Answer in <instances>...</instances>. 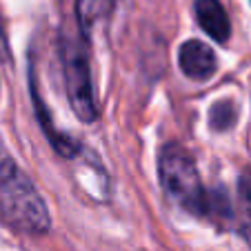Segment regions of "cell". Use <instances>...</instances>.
I'll use <instances>...</instances> for the list:
<instances>
[{"mask_svg":"<svg viewBox=\"0 0 251 251\" xmlns=\"http://www.w3.org/2000/svg\"><path fill=\"white\" fill-rule=\"evenodd\" d=\"M180 71L191 80H207L216 71V53L200 40H187L178 51Z\"/></svg>","mask_w":251,"mask_h":251,"instance_id":"4","label":"cell"},{"mask_svg":"<svg viewBox=\"0 0 251 251\" xmlns=\"http://www.w3.org/2000/svg\"><path fill=\"white\" fill-rule=\"evenodd\" d=\"M0 218L25 233H45L51 225L38 189L11 162L0 165Z\"/></svg>","mask_w":251,"mask_h":251,"instance_id":"1","label":"cell"},{"mask_svg":"<svg viewBox=\"0 0 251 251\" xmlns=\"http://www.w3.org/2000/svg\"><path fill=\"white\" fill-rule=\"evenodd\" d=\"M62 62H65V85L71 109L82 123H94L98 118V107L94 98L87 56L78 45H65Z\"/></svg>","mask_w":251,"mask_h":251,"instance_id":"3","label":"cell"},{"mask_svg":"<svg viewBox=\"0 0 251 251\" xmlns=\"http://www.w3.org/2000/svg\"><path fill=\"white\" fill-rule=\"evenodd\" d=\"M236 120V111H233V104L231 102H218L213 104L211 111H209V123H211L213 129H229Z\"/></svg>","mask_w":251,"mask_h":251,"instance_id":"9","label":"cell"},{"mask_svg":"<svg viewBox=\"0 0 251 251\" xmlns=\"http://www.w3.org/2000/svg\"><path fill=\"white\" fill-rule=\"evenodd\" d=\"M7 53V45H5V33H2V25H0V56Z\"/></svg>","mask_w":251,"mask_h":251,"instance_id":"10","label":"cell"},{"mask_svg":"<svg viewBox=\"0 0 251 251\" xmlns=\"http://www.w3.org/2000/svg\"><path fill=\"white\" fill-rule=\"evenodd\" d=\"M158 171H160V182L165 191L180 207H185L187 211L196 213V216L207 213V191L200 182L194 158L180 145L171 142L162 149Z\"/></svg>","mask_w":251,"mask_h":251,"instance_id":"2","label":"cell"},{"mask_svg":"<svg viewBox=\"0 0 251 251\" xmlns=\"http://www.w3.org/2000/svg\"><path fill=\"white\" fill-rule=\"evenodd\" d=\"M118 0H76V18L82 33H91L98 23L109 18Z\"/></svg>","mask_w":251,"mask_h":251,"instance_id":"6","label":"cell"},{"mask_svg":"<svg viewBox=\"0 0 251 251\" xmlns=\"http://www.w3.org/2000/svg\"><path fill=\"white\" fill-rule=\"evenodd\" d=\"M238 196H240V233L251 247V174H242L238 182Z\"/></svg>","mask_w":251,"mask_h":251,"instance_id":"8","label":"cell"},{"mask_svg":"<svg viewBox=\"0 0 251 251\" xmlns=\"http://www.w3.org/2000/svg\"><path fill=\"white\" fill-rule=\"evenodd\" d=\"M194 9L204 33L211 36L216 43H227L229 33H231V25H229V16L223 2L220 0H196Z\"/></svg>","mask_w":251,"mask_h":251,"instance_id":"5","label":"cell"},{"mask_svg":"<svg viewBox=\"0 0 251 251\" xmlns=\"http://www.w3.org/2000/svg\"><path fill=\"white\" fill-rule=\"evenodd\" d=\"M31 96H33V102H36V114H38V120H40V125H43L45 133L49 136V140H51L53 149H56L60 156H74V153H76V145H74V142H71L67 136L53 131V129H51V120L47 118V111H45L43 100L38 98V94H36V91H31Z\"/></svg>","mask_w":251,"mask_h":251,"instance_id":"7","label":"cell"}]
</instances>
